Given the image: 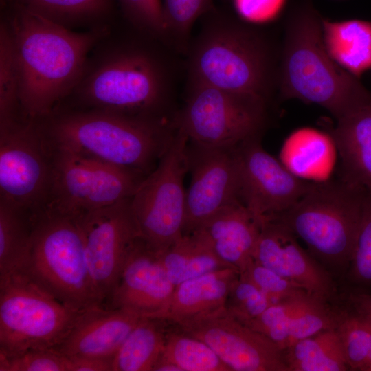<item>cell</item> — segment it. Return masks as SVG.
I'll list each match as a JSON object with an SVG mask.
<instances>
[{"mask_svg": "<svg viewBox=\"0 0 371 371\" xmlns=\"http://www.w3.org/2000/svg\"><path fill=\"white\" fill-rule=\"evenodd\" d=\"M19 74V100L24 120H43L71 95L89 54L108 34L107 25L74 32L16 5H3Z\"/></svg>", "mask_w": 371, "mask_h": 371, "instance_id": "1", "label": "cell"}, {"mask_svg": "<svg viewBox=\"0 0 371 371\" xmlns=\"http://www.w3.org/2000/svg\"><path fill=\"white\" fill-rule=\"evenodd\" d=\"M164 52L154 45L131 41L91 63L88 59L82 78L68 97L70 105L60 108L173 120L175 114L170 113V106L177 68Z\"/></svg>", "mask_w": 371, "mask_h": 371, "instance_id": "2", "label": "cell"}, {"mask_svg": "<svg viewBox=\"0 0 371 371\" xmlns=\"http://www.w3.org/2000/svg\"><path fill=\"white\" fill-rule=\"evenodd\" d=\"M203 18L186 53L187 80L270 102L280 56L270 38L254 23L213 9Z\"/></svg>", "mask_w": 371, "mask_h": 371, "instance_id": "3", "label": "cell"}, {"mask_svg": "<svg viewBox=\"0 0 371 371\" xmlns=\"http://www.w3.org/2000/svg\"><path fill=\"white\" fill-rule=\"evenodd\" d=\"M54 147L148 175L174 137L173 121L60 108L41 120Z\"/></svg>", "mask_w": 371, "mask_h": 371, "instance_id": "4", "label": "cell"}, {"mask_svg": "<svg viewBox=\"0 0 371 371\" xmlns=\"http://www.w3.org/2000/svg\"><path fill=\"white\" fill-rule=\"evenodd\" d=\"M322 19L311 0L289 14L280 49L278 91L282 100L317 104L337 121L370 100L371 92L330 56Z\"/></svg>", "mask_w": 371, "mask_h": 371, "instance_id": "5", "label": "cell"}, {"mask_svg": "<svg viewBox=\"0 0 371 371\" xmlns=\"http://www.w3.org/2000/svg\"><path fill=\"white\" fill-rule=\"evenodd\" d=\"M365 190L341 179L311 183L292 207L269 219L302 240L340 287L354 254Z\"/></svg>", "mask_w": 371, "mask_h": 371, "instance_id": "6", "label": "cell"}, {"mask_svg": "<svg viewBox=\"0 0 371 371\" xmlns=\"http://www.w3.org/2000/svg\"><path fill=\"white\" fill-rule=\"evenodd\" d=\"M17 271L72 308L102 305L88 270L77 216L49 209L33 214L30 249Z\"/></svg>", "mask_w": 371, "mask_h": 371, "instance_id": "7", "label": "cell"}, {"mask_svg": "<svg viewBox=\"0 0 371 371\" xmlns=\"http://www.w3.org/2000/svg\"><path fill=\"white\" fill-rule=\"evenodd\" d=\"M20 271L0 278V355L53 348L80 314Z\"/></svg>", "mask_w": 371, "mask_h": 371, "instance_id": "8", "label": "cell"}, {"mask_svg": "<svg viewBox=\"0 0 371 371\" xmlns=\"http://www.w3.org/2000/svg\"><path fill=\"white\" fill-rule=\"evenodd\" d=\"M267 100L187 80L183 106L174 117L188 142L235 146L260 137L268 124Z\"/></svg>", "mask_w": 371, "mask_h": 371, "instance_id": "9", "label": "cell"}, {"mask_svg": "<svg viewBox=\"0 0 371 371\" xmlns=\"http://www.w3.org/2000/svg\"><path fill=\"white\" fill-rule=\"evenodd\" d=\"M187 136L177 128L156 167L146 176L131 199L141 237L162 253L183 236L189 170Z\"/></svg>", "mask_w": 371, "mask_h": 371, "instance_id": "10", "label": "cell"}, {"mask_svg": "<svg viewBox=\"0 0 371 371\" xmlns=\"http://www.w3.org/2000/svg\"><path fill=\"white\" fill-rule=\"evenodd\" d=\"M50 146L52 181L45 209L79 216L107 207L132 197L146 176Z\"/></svg>", "mask_w": 371, "mask_h": 371, "instance_id": "11", "label": "cell"}, {"mask_svg": "<svg viewBox=\"0 0 371 371\" xmlns=\"http://www.w3.org/2000/svg\"><path fill=\"white\" fill-rule=\"evenodd\" d=\"M52 148L41 121H16L0 129V199L33 214L47 206Z\"/></svg>", "mask_w": 371, "mask_h": 371, "instance_id": "12", "label": "cell"}, {"mask_svg": "<svg viewBox=\"0 0 371 371\" xmlns=\"http://www.w3.org/2000/svg\"><path fill=\"white\" fill-rule=\"evenodd\" d=\"M131 199L77 216L88 270L102 306L109 300L133 245L141 236Z\"/></svg>", "mask_w": 371, "mask_h": 371, "instance_id": "13", "label": "cell"}, {"mask_svg": "<svg viewBox=\"0 0 371 371\" xmlns=\"http://www.w3.org/2000/svg\"><path fill=\"white\" fill-rule=\"evenodd\" d=\"M187 153L192 177L186 190L183 235L195 232L221 209L240 201L237 146L191 142Z\"/></svg>", "mask_w": 371, "mask_h": 371, "instance_id": "14", "label": "cell"}, {"mask_svg": "<svg viewBox=\"0 0 371 371\" xmlns=\"http://www.w3.org/2000/svg\"><path fill=\"white\" fill-rule=\"evenodd\" d=\"M260 137L237 146L240 201L260 221L292 207L311 182L302 180L262 146Z\"/></svg>", "mask_w": 371, "mask_h": 371, "instance_id": "15", "label": "cell"}, {"mask_svg": "<svg viewBox=\"0 0 371 371\" xmlns=\"http://www.w3.org/2000/svg\"><path fill=\"white\" fill-rule=\"evenodd\" d=\"M179 328L205 342L231 371H289L282 350L225 308Z\"/></svg>", "mask_w": 371, "mask_h": 371, "instance_id": "16", "label": "cell"}, {"mask_svg": "<svg viewBox=\"0 0 371 371\" xmlns=\"http://www.w3.org/2000/svg\"><path fill=\"white\" fill-rule=\"evenodd\" d=\"M253 259L309 294L341 304V291L336 280L278 221L268 219L262 223Z\"/></svg>", "mask_w": 371, "mask_h": 371, "instance_id": "17", "label": "cell"}, {"mask_svg": "<svg viewBox=\"0 0 371 371\" xmlns=\"http://www.w3.org/2000/svg\"><path fill=\"white\" fill-rule=\"evenodd\" d=\"M175 287L160 253L139 236L104 306L155 318L167 307Z\"/></svg>", "mask_w": 371, "mask_h": 371, "instance_id": "18", "label": "cell"}, {"mask_svg": "<svg viewBox=\"0 0 371 371\" xmlns=\"http://www.w3.org/2000/svg\"><path fill=\"white\" fill-rule=\"evenodd\" d=\"M143 317L102 305L84 310L55 350L69 357L111 359Z\"/></svg>", "mask_w": 371, "mask_h": 371, "instance_id": "19", "label": "cell"}, {"mask_svg": "<svg viewBox=\"0 0 371 371\" xmlns=\"http://www.w3.org/2000/svg\"><path fill=\"white\" fill-rule=\"evenodd\" d=\"M261 227L260 221L237 201L216 212L196 231L202 233L221 260L241 273L253 260Z\"/></svg>", "mask_w": 371, "mask_h": 371, "instance_id": "20", "label": "cell"}, {"mask_svg": "<svg viewBox=\"0 0 371 371\" xmlns=\"http://www.w3.org/2000/svg\"><path fill=\"white\" fill-rule=\"evenodd\" d=\"M239 274L227 267L181 282L175 286L166 309L155 318L184 327L225 308L231 285Z\"/></svg>", "mask_w": 371, "mask_h": 371, "instance_id": "21", "label": "cell"}, {"mask_svg": "<svg viewBox=\"0 0 371 371\" xmlns=\"http://www.w3.org/2000/svg\"><path fill=\"white\" fill-rule=\"evenodd\" d=\"M330 131L341 157L340 179L371 190V100L337 120Z\"/></svg>", "mask_w": 371, "mask_h": 371, "instance_id": "22", "label": "cell"}, {"mask_svg": "<svg viewBox=\"0 0 371 371\" xmlns=\"http://www.w3.org/2000/svg\"><path fill=\"white\" fill-rule=\"evenodd\" d=\"M323 41L330 56L359 78L371 70V22L359 19H322Z\"/></svg>", "mask_w": 371, "mask_h": 371, "instance_id": "23", "label": "cell"}, {"mask_svg": "<svg viewBox=\"0 0 371 371\" xmlns=\"http://www.w3.org/2000/svg\"><path fill=\"white\" fill-rule=\"evenodd\" d=\"M160 254L175 286L212 271L232 267L218 257L199 231L183 235Z\"/></svg>", "mask_w": 371, "mask_h": 371, "instance_id": "24", "label": "cell"}, {"mask_svg": "<svg viewBox=\"0 0 371 371\" xmlns=\"http://www.w3.org/2000/svg\"><path fill=\"white\" fill-rule=\"evenodd\" d=\"M170 322L143 317L112 359V371H153L166 339Z\"/></svg>", "mask_w": 371, "mask_h": 371, "instance_id": "25", "label": "cell"}, {"mask_svg": "<svg viewBox=\"0 0 371 371\" xmlns=\"http://www.w3.org/2000/svg\"><path fill=\"white\" fill-rule=\"evenodd\" d=\"M289 371H348L337 328L302 339L284 351Z\"/></svg>", "mask_w": 371, "mask_h": 371, "instance_id": "26", "label": "cell"}, {"mask_svg": "<svg viewBox=\"0 0 371 371\" xmlns=\"http://www.w3.org/2000/svg\"><path fill=\"white\" fill-rule=\"evenodd\" d=\"M3 5H16L49 21L70 28L82 25L94 27L111 16L115 0H3Z\"/></svg>", "mask_w": 371, "mask_h": 371, "instance_id": "27", "label": "cell"}, {"mask_svg": "<svg viewBox=\"0 0 371 371\" xmlns=\"http://www.w3.org/2000/svg\"><path fill=\"white\" fill-rule=\"evenodd\" d=\"M33 214L0 199V278L17 271L31 243Z\"/></svg>", "mask_w": 371, "mask_h": 371, "instance_id": "28", "label": "cell"}, {"mask_svg": "<svg viewBox=\"0 0 371 371\" xmlns=\"http://www.w3.org/2000/svg\"><path fill=\"white\" fill-rule=\"evenodd\" d=\"M159 357L170 361L181 371H231L205 342L172 323Z\"/></svg>", "mask_w": 371, "mask_h": 371, "instance_id": "29", "label": "cell"}, {"mask_svg": "<svg viewBox=\"0 0 371 371\" xmlns=\"http://www.w3.org/2000/svg\"><path fill=\"white\" fill-rule=\"evenodd\" d=\"M214 0H161L166 44L186 53L196 21L213 9Z\"/></svg>", "mask_w": 371, "mask_h": 371, "instance_id": "30", "label": "cell"}, {"mask_svg": "<svg viewBox=\"0 0 371 371\" xmlns=\"http://www.w3.org/2000/svg\"><path fill=\"white\" fill-rule=\"evenodd\" d=\"M19 86L14 45L9 29L2 20L0 28V129L21 118Z\"/></svg>", "mask_w": 371, "mask_h": 371, "instance_id": "31", "label": "cell"}, {"mask_svg": "<svg viewBox=\"0 0 371 371\" xmlns=\"http://www.w3.org/2000/svg\"><path fill=\"white\" fill-rule=\"evenodd\" d=\"M340 289L371 293V190L366 189L352 258Z\"/></svg>", "mask_w": 371, "mask_h": 371, "instance_id": "32", "label": "cell"}, {"mask_svg": "<svg viewBox=\"0 0 371 371\" xmlns=\"http://www.w3.org/2000/svg\"><path fill=\"white\" fill-rule=\"evenodd\" d=\"M314 297L308 293L269 306L263 313L245 324L272 340L283 352L289 322Z\"/></svg>", "mask_w": 371, "mask_h": 371, "instance_id": "33", "label": "cell"}, {"mask_svg": "<svg viewBox=\"0 0 371 371\" xmlns=\"http://www.w3.org/2000/svg\"><path fill=\"white\" fill-rule=\"evenodd\" d=\"M342 306L343 315L337 329L346 360L350 370L363 371L371 341V324Z\"/></svg>", "mask_w": 371, "mask_h": 371, "instance_id": "34", "label": "cell"}, {"mask_svg": "<svg viewBox=\"0 0 371 371\" xmlns=\"http://www.w3.org/2000/svg\"><path fill=\"white\" fill-rule=\"evenodd\" d=\"M115 1L134 28L167 45L161 0Z\"/></svg>", "mask_w": 371, "mask_h": 371, "instance_id": "35", "label": "cell"}, {"mask_svg": "<svg viewBox=\"0 0 371 371\" xmlns=\"http://www.w3.org/2000/svg\"><path fill=\"white\" fill-rule=\"evenodd\" d=\"M269 306L266 296L240 274L232 282L225 302L226 310L243 324L260 315Z\"/></svg>", "mask_w": 371, "mask_h": 371, "instance_id": "36", "label": "cell"}, {"mask_svg": "<svg viewBox=\"0 0 371 371\" xmlns=\"http://www.w3.org/2000/svg\"><path fill=\"white\" fill-rule=\"evenodd\" d=\"M0 371H71V361L53 348L34 349L13 356L0 355Z\"/></svg>", "mask_w": 371, "mask_h": 371, "instance_id": "37", "label": "cell"}, {"mask_svg": "<svg viewBox=\"0 0 371 371\" xmlns=\"http://www.w3.org/2000/svg\"><path fill=\"white\" fill-rule=\"evenodd\" d=\"M240 275L253 283L266 296L271 305L307 293L254 259Z\"/></svg>", "mask_w": 371, "mask_h": 371, "instance_id": "38", "label": "cell"}, {"mask_svg": "<svg viewBox=\"0 0 371 371\" xmlns=\"http://www.w3.org/2000/svg\"><path fill=\"white\" fill-rule=\"evenodd\" d=\"M286 0H234L240 17L256 24L276 18L283 8Z\"/></svg>", "mask_w": 371, "mask_h": 371, "instance_id": "39", "label": "cell"}, {"mask_svg": "<svg viewBox=\"0 0 371 371\" xmlns=\"http://www.w3.org/2000/svg\"><path fill=\"white\" fill-rule=\"evenodd\" d=\"M341 299V304L371 322L370 293L342 289Z\"/></svg>", "mask_w": 371, "mask_h": 371, "instance_id": "40", "label": "cell"}, {"mask_svg": "<svg viewBox=\"0 0 371 371\" xmlns=\"http://www.w3.org/2000/svg\"><path fill=\"white\" fill-rule=\"evenodd\" d=\"M363 371H371V341H370L368 355L367 360H366V362L363 368Z\"/></svg>", "mask_w": 371, "mask_h": 371, "instance_id": "41", "label": "cell"}]
</instances>
